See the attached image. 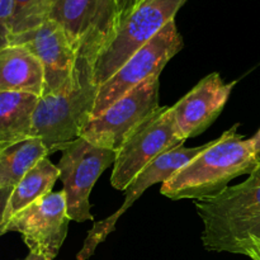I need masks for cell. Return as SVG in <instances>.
Segmentation results:
<instances>
[{
  "label": "cell",
  "mask_w": 260,
  "mask_h": 260,
  "mask_svg": "<svg viewBox=\"0 0 260 260\" xmlns=\"http://www.w3.org/2000/svg\"><path fill=\"white\" fill-rule=\"evenodd\" d=\"M239 124L226 131L210 146L180 168L162 183V196L172 200H207L228 188L229 182L240 175H250L259 167L250 139L238 134Z\"/></svg>",
  "instance_id": "1"
},
{
  "label": "cell",
  "mask_w": 260,
  "mask_h": 260,
  "mask_svg": "<svg viewBox=\"0 0 260 260\" xmlns=\"http://www.w3.org/2000/svg\"><path fill=\"white\" fill-rule=\"evenodd\" d=\"M207 250L239 254L250 239L260 240V162L245 182L216 197L196 201Z\"/></svg>",
  "instance_id": "2"
},
{
  "label": "cell",
  "mask_w": 260,
  "mask_h": 260,
  "mask_svg": "<svg viewBox=\"0 0 260 260\" xmlns=\"http://www.w3.org/2000/svg\"><path fill=\"white\" fill-rule=\"evenodd\" d=\"M98 88L93 83V66L76 61L70 85L62 91L38 99L32 117L30 137L40 139L50 154L80 137V132L91 118Z\"/></svg>",
  "instance_id": "3"
},
{
  "label": "cell",
  "mask_w": 260,
  "mask_h": 260,
  "mask_svg": "<svg viewBox=\"0 0 260 260\" xmlns=\"http://www.w3.org/2000/svg\"><path fill=\"white\" fill-rule=\"evenodd\" d=\"M48 19L61 25L76 61H88L93 68L121 23L114 0H57Z\"/></svg>",
  "instance_id": "4"
},
{
  "label": "cell",
  "mask_w": 260,
  "mask_h": 260,
  "mask_svg": "<svg viewBox=\"0 0 260 260\" xmlns=\"http://www.w3.org/2000/svg\"><path fill=\"white\" fill-rule=\"evenodd\" d=\"M187 0H144L119 24L111 42L96 56L93 83H106L135 52L146 45L169 22Z\"/></svg>",
  "instance_id": "5"
},
{
  "label": "cell",
  "mask_w": 260,
  "mask_h": 260,
  "mask_svg": "<svg viewBox=\"0 0 260 260\" xmlns=\"http://www.w3.org/2000/svg\"><path fill=\"white\" fill-rule=\"evenodd\" d=\"M172 107H160L132 132L117 152L111 175L112 187L126 190L132 180L165 152L184 145Z\"/></svg>",
  "instance_id": "6"
},
{
  "label": "cell",
  "mask_w": 260,
  "mask_h": 260,
  "mask_svg": "<svg viewBox=\"0 0 260 260\" xmlns=\"http://www.w3.org/2000/svg\"><path fill=\"white\" fill-rule=\"evenodd\" d=\"M183 48V38L175 20L168 23L137 52H135L106 83L99 85L91 118L101 116L117 101L149 79L160 76L168 61Z\"/></svg>",
  "instance_id": "7"
},
{
  "label": "cell",
  "mask_w": 260,
  "mask_h": 260,
  "mask_svg": "<svg viewBox=\"0 0 260 260\" xmlns=\"http://www.w3.org/2000/svg\"><path fill=\"white\" fill-rule=\"evenodd\" d=\"M159 76L149 79L90 119L80 137L94 146L118 152L132 132L139 128L159 106Z\"/></svg>",
  "instance_id": "8"
},
{
  "label": "cell",
  "mask_w": 260,
  "mask_h": 260,
  "mask_svg": "<svg viewBox=\"0 0 260 260\" xmlns=\"http://www.w3.org/2000/svg\"><path fill=\"white\" fill-rule=\"evenodd\" d=\"M60 151L62 155L57 168L63 183L69 217L80 223L94 221L90 213V192L104 170L114 165L117 152L94 146L83 137L65 144Z\"/></svg>",
  "instance_id": "9"
},
{
  "label": "cell",
  "mask_w": 260,
  "mask_h": 260,
  "mask_svg": "<svg viewBox=\"0 0 260 260\" xmlns=\"http://www.w3.org/2000/svg\"><path fill=\"white\" fill-rule=\"evenodd\" d=\"M70 217L65 193H48L10 218L5 233H19L32 253L55 259L68 235Z\"/></svg>",
  "instance_id": "10"
},
{
  "label": "cell",
  "mask_w": 260,
  "mask_h": 260,
  "mask_svg": "<svg viewBox=\"0 0 260 260\" xmlns=\"http://www.w3.org/2000/svg\"><path fill=\"white\" fill-rule=\"evenodd\" d=\"M211 142L212 141L198 147H184V145H182V146L177 147V149L170 150V151L162 154L161 156L154 160L149 167L145 168L124 190L126 192L124 193L126 200H124L121 208L117 212H114L113 215L107 217L106 220L94 223L93 228L89 230L85 241H84L83 248L80 249V251L76 255V259L88 260L95 253V249L101 245V243H103L108 238L109 234L113 233L114 229H116L117 220L126 212L127 208H129L134 205L135 201L147 188L154 184H157V183H165L168 179H170L175 174V172H178L180 168L184 167L187 162H189L198 154L205 151L210 146Z\"/></svg>",
  "instance_id": "11"
},
{
  "label": "cell",
  "mask_w": 260,
  "mask_h": 260,
  "mask_svg": "<svg viewBox=\"0 0 260 260\" xmlns=\"http://www.w3.org/2000/svg\"><path fill=\"white\" fill-rule=\"evenodd\" d=\"M10 45L24 46L41 62L45 75L42 96L60 93L70 85L76 55L60 24L48 19L30 32L12 36Z\"/></svg>",
  "instance_id": "12"
},
{
  "label": "cell",
  "mask_w": 260,
  "mask_h": 260,
  "mask_svg": "<svg viewBox=\"0 0 260 260\" xmlns=\"http://www.w3.org/2000/svg\"><path fill=\"white\" fill-rule=\"evenodd\" d=\"M235 85L236 81L225 83L220 74H210L172 107L178 128L185 140L201 135L215 122Z\"/></svg>",
  "instance_id": "13"
},
{
  "label": "cell",
  "mask_w": 260,
  "mask_h": 260,
  "mask_svg": "<svg viewBox=\"0 0 260 260\" xmlns=\"http://www.w3.org/2000/svg\"><path fill=\"white\" fill-rule=\"evenodd\" d=\"M45 75L40 61L24 46L0 50V91H19L42 96Z\"/></svg>",
  "instance_id": "14"
},
{
  "label": "cell",
  "mask_w": 260,
  "mask_h": 260,
  "mask_svg": "<svg viewBox=\"0 0 260 260\" xmlns=\"http://www.w3.org/2000/svg\"><path fill=\"white\" fill-rule=\"evenodd\" d=\"M38 99L30 93L0 91V147L30 137Z\"/></svg>",
  "instance_id": "15"
},
{
  "label": "cell",
  "mask_w": 260,
  "mask_h": 260,
  "mask_svg": "<svg viewBox=\"0 0 260 260\" xmlns=\"http://www.w3.org/2000/svg\"><path fill=\"white\" fill-rule=\"evenodd\" d=\"M58 178H60V170L50 161L48 157L38 161L15 185L10 194L5 211L4 230L10 218L14 217L17 213L27 208L33 202L42 198L43 196L51 193Z\"/></svg>",
  "instance_id": "16"
},
{
  "label": "cell",
  "mask_w": 260,
  "mask_h": 260,
  "mask_svg": "<svg viewBox=\"0 0 260 260\" xmlns=\"http://www.w3.org/2000/svg\"><path fill=\"white\" fill-rule=\"evenodd\" d=\"M50 151L37 137L0 147V188H14Z\"/></svg>",
  "instance_id": "17"
},
{
  "label": "cell",
  "mask_w": 260,
  "mask_h": 260,
  "mask_svg": "<svg viewBox=\"0 0 260 260\" xmlns=\"http://www.w3.org/2000/svg\"><path fill=\"white\" fill-rule=\"evenodd\" d=\"M50 0H13L12 36L36 29L50 17Z\"/></svg>",
  "instance_id": "18"
},
{
  "label": "cell",
  "mask_w": 260,
  "mask_h": 260,
  "mask_svg": "<svg viewBox=\"0 0 260 260\" xmlns=\"http://www.w3.org/2000/svg\"><path fill=\"white\" fill-rule=\"evenodd\" d=\"M13 0H0V50L10 45Z\"/></svg>",
  "instance_id": "19"
},
{
  "label": "cell",
  "mask_w": 260,
  "mask_h": 260,
  "mask_svg": "<svg viewBox=\"0 0 260 260\" xmlns=\"http://www.w3.org/2000/svg\"><path fill=\"white\" fill-rule=\"evenodd\" d=\"M117 5V9H118V14H119V22H123L129 14L135 10V8L137 5L141 4L144 0H114ZM119 23V24H121Z\"/></svg>",
  "instance_id": "20"
},
{
  "label": "cell",
  "mask_w": 260,
  "mask_h": 260,
  "mask_svg": "<svg viewBox=\"0 0 260 260\" xmlns=\"http://www.w3.org/2000/svg\"><path fill=\"white\" fill-rule=\"evenodd\" d=\"M241 255L249 256L251 260H260V240L259 239H250L246 241L240 249Z\"/></svg>",
  "instance_id": "21"
},
{
  "label": "cell",
  "mask_w": 260,
  "mask_h": 260,
  "mask_svg": "<svg viewBox=\"0 0 260 260\" xmlns=\"http://www.w3.org/2000/svg\"><path fill=\"white\" fill-rule=\"evenodd\" d=\"M14 188H0V236L5 234L4 230V217L7 211L8 202H9L10 194Z\"/></svg>",
  "instance_id": "22"
},
{
  "label": "cell",
  "mask_w": 260,
  "mask_h": 260,
  "mask_svg": "<svg viewBox=\"0 0 260 260\" xmlns=\"http://www.w3.org/2000/svg\"><path fill=\"white\" fill-rule=\"evenodd\" d=\"M250 141H251V144H253V147H254V150H255L256 155L260 157V129L256 132L255 135H254L253 137H251Z\"/></svg>",
  "instance_id": "23"
},
{
  "label": "cell",
  "mask_w": 260,
  "mask_h": 260,
  "mask_svg": "<svg viewBox=\"0 0 260 260\" xmlns=\"http://www.w3.org/2000/svg\"><path fill=\"white\" fill-rule=\"evenodd\" d=\"M22 260H52V259H48V258H46V256L41 255V254L32 253V251H29V254H28V255Z\"/></svg>",
  "instance_id": "24"
},
{
  "label": "cell",
  "mask_w": 260,
  "mask_h": 260,
  "mask_svg": "<svg viewBox=\"0 0 260 260\" xmlns=\"http://www.w3.org/2000/svg\"><path fill=\"white\" fill-rule=\"evenodd\" d=\"M55 2H57V0H50V3H51V7H52V4H53V3H55Z\"/></svg>",
  "instance_id": "25"
}]
</instances>
